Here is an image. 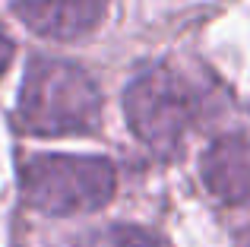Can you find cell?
<instances>
[{
	"instance_id": "cell-5",
	"label": "cell",
	"mask_w": 250,
	"mask_h": 247,
	"mask_svg": "<svg viewBox=\"0 0 250 247\" xmlns=\"http://www.w3.org/2000/svg\"><path fill=\"white\" fill-rule=\"evenodd\" d=\"M203 181L228 206H250V136H219L203 152Z\"/></svg>"
},
{
	"instance_id": "cell-6",
	"label": "cell",
	"mask_w": 250,
	"mask_h": 247,
	"mask_svg": "<svg viewBox=\"0 0 250 247\" xmlns=\"http://www.w3.org/2000/svg\"><path fill=\"white\" fill-rule=\"evenodd\" d=\"M70 247H162V241L140 225H104L80 235Z\"/></svg>"
},
{
	"instance_id": "cell-8",
	"label": "cell",
	"mask_w": 250,
	"mask_h": 247,
	"mask_svg": "<svg viewBox=\"0 0 250 247\" xmlns=\"http://www.w3.org/2000/svg\"><path fill=\"white\" fill-rule=\"evenodd\" d=\"M247 244H250V228H247Z\"/></svg>"
},
{
	"instance_id": "cell-2",
	"label": "cell",
	"mask_w": 250,
	"mask_h": 247,
	"mask_svg": "<svg viewBox=\"0 0 250 247\" xmlns=\"http://www.w3.org/2000/svg\"><path fill=\"white\" fill-rule=\"evenodd\" d=\"M22 200L48 216H80L95 212L114 200L117 171L102 155L42 152L19 168Z\"/></svg>"
},
{
	"instance_id": "cell-4",
	"label": "cell",
	"mask_w": 250,
	"mask_h": 247,
	"mask_svg": "<svg viewBox=\"0 0 250 247\" xmlns=\"http://www.w3.org/2000/svg\"><path fill=\"white\" fill-rule=\"evenodd\" d=\"M16 19L42 38L76 41L98 29L108 0H13Z\"/></svg>"
},
{
	"instance_id": "cell-7",
	"label": "cell",
	"mask_w": 250,
	"mask_h": 247,
	"mask_svg": "<svg viewBox=\"0 0 250 247\" xmlns=\"http://www.w3.org/2000/svg\"><path fill=\"white\" fill-rule=\"evenodd\" d=\"M10 61H13V38L0 29V76H3L6 67H10Z\"/></svg>"
},
{
	"instance_id": "cell-1",
	"label": "cell",
	"mask_w": 250,
	"mask_h": 247,
	"mask_svg": "<svg viewBox=\"0 0 250 247\" xmlns=\"http://www.w3.org/2000/svg\"><path fill=\"white\" fill-rule=\"evenodd\" d=\"M102 124V89L85 67L35 57L16 99V127L32 136H76Z\"/></svg>"
},
{
	"instance_id": "cell-3",
	"label": "cell",
	"mask_w": 250,
	"mask_h": 247,
	"mask_svg": "<svg viewBox=\"0 0 250 247\" xmlns=\"http://www.w3.org/2000/svg\"><path fill=\"white\" fill-rule=\"evenodd\" d=\"M124 111L136 140L159 159H174L200 118V95L174 67H149L124 92Z\"/></svg>"
}]
</instances>
